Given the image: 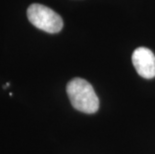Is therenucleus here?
<instances>
[{"mask_svg":"<svg viewBox=\"0 0 155 154\" xmlns=\"http://www.w3.org/2000/svg\"><path fill=\"white\" fill-rule=\"evenodd\" d=\"M27 17L35 27L47 33H57L63 28L60 15L45 5L31 4L27 9Z\"/></svg>","mask_w":155,"mask_h":154,"instance_id":"2","label":"nucleus"},{"mask_svg":"<svg viewBox=\"0 0 155 154\" xmlns=\"http://www.w3.org/2000/svg\"><path fill=\"white\" fill-rule=\"evenodd\" d=\"M66 91L69 100L75 109L92 114L99 108V99L92 85L82 78H73L67 84Z\"/></svg>","mask_w":155,"mask_h":154,"instance_id":"1","label":"nucleus"},{"mask_svg":"<svg viewBox=\"0 0 155 154\" xmlns=\"http://www.w3.org/2000/svg\"><path fill=\"white\" fill-rule=\"evenodd\" d=\"M132 62L137 73L146 79L155 77V55L150 49L138 47L132 54Z\"/></svg>","mask_w":155,"mask_h":154,"instance_id":"3","label":"nucleus"}]
</instances>
